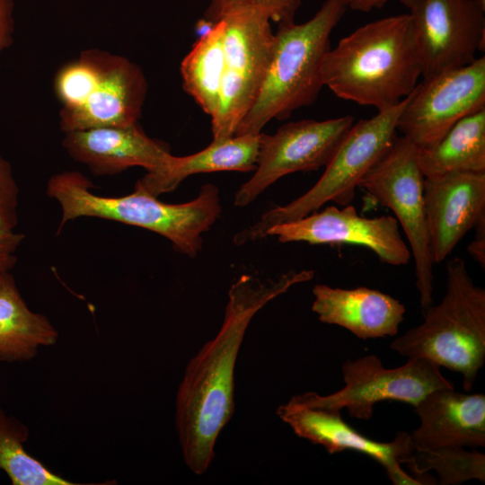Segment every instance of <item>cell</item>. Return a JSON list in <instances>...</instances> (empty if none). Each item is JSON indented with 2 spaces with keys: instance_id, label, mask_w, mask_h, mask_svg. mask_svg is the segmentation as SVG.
Listing matches in <instances>:
<instances>
[{
  "instance_id": "6da1fadb",
  "label": "cell",
  "mask_w": 485,
  "mask_h": 485,
  "mask_svg": "<svg viewBox=\"0 0 485 485\" xmlns=\"http://www.w3.org/2000/svg\"><path fill=\"white\" fill-rule=\"evenodd\" d=\"M313 277V270L266 280L242 275L231 286L221 328L190 360L176 394L178 440L194 474L209 468L217 437L233 416L235 363L251 321L268 303Z\"/></svg>"
},
{
  "instance_id": "7a4b0ae2",
  "label": "cell",
  "mask_w": 485,
  "mask_h": 485,
  "mask_svg": "<svg viewBox=\"0 0 485 485\" xmlns=\"http://www.w3.org/2000/svg\"><path fill=\"white\" fill-rule=\"evenodd\" d=\"M422 75L410 13L368 22L326 53L322 78L335 95L377 110L406 98Z\"/></svg>"
},
{
  "instance_id": "3957f363",
  "label": "cell",
  "mask_w": 485,
  "mask_h": 485,
  "mask_svg": "<svg viewBox=\"0 0 485 485\" xmlns=\"http://www.w3.org/2000/svg\"><path fill=\"white\" fill-rule=\"evenodd\" d=\"M83 173L65 171L51 176L47 195L61 208L58 231L80 217H95L144 228L168 239L180 252L195 257L203 245L202 234L220 216L222 207L216 185L205 184L194 199L181 204L162 202L135 184L121 197L95 194Z\"/></svg>"
},
{
  "instance_id": "277c9868",
  "label": "cell",
  "mask_w": 485,
  "mask_h": 485,
  "mask_svg": "<svg viewBox=\"0 0 485 485\" xmlns=\"http://www.w3.org/2000/svg\"><path fill=\"white\" fill-rule=\"evenodd\" d=\"M348 8L347 0H325L307 22L278 24L260 93L234 136L260 134L273 119H287L314 102L324 86L322 66L331 34Z\"/></svg>"
},
{
  "instance_id": "5b68a950",
  "label": "cell",
  "mask_w": 485,
  "mask_h": 485,
  "mask_svg": "<svg viewBox=\"0 0 485 485\" xmlns=\"http://www.w3.org/2000/svg\"><path fill=\"white\" fill-rule=\"evenodd\" d=\"M422 313L423 322L391 348L462 374L463 389L471 391L485 362V290L474 284L463 260L448 262L444 297Z\"/></svg>"
},
{
  "instance_id": "8992f818",
  "label": "cell",
  "mask_w": 485,
  "mask_h": 485,
  "mask_svg": "<svg viewBox=\"0 0 485 485\" xmlns=\"http://www.w3.org/2000/svg\"><path fill=\"white\" fill-rule=\"evenodd\" d=\"M406 98L392 107L378 110L370 119L353 124L318 181L299 198L267 211L253 225L239 231L234 237V244L264 238L273 225L304 217L328 202L339 207L351 204L360 181L398 137L397 123Z\"/></svg>"
},
{
  "instance_id": "52a82bcc",
  "label": "cell",
  "mask_w": 485,
  "mask_h": 485,
  "mask_svg": "<svg viewBox=\"0 0 485 485\" xmlns=\"http://www.w3.org/2000/svg\"><path fill=\"white\" fill-rule=\"evenodd\" d=\"M424 180L419 148L401 136L396 137L357 186L376 203L391 209L401 225L414 259L416 287L422 312L433 303L435 265L425 220Z\"/></svg>"
},
{
  "instance_id": "ba28073f",
  "label": "cell",
  "mask_w": 485,
  "mask_h": 485,
  "mask_svg": "<svg viewBox=\"0 0 485 485\" xmlns=\"http://www.w3.org/2000/svg\"><path fill=\"white\" fill-rule=\"evenodd\" d=\"M341 369L345 386L336 392L320 395L308 392L292 398L312 408L347 409L350 417L366 420L373 416L374 406L383 401L415 407L432 391L454 388L440 366L423 357H409L401 366L386 368L378 357L367 355L345 361Z\"/></svg>"
},
{
  "instance_id": "9c48e42d",
  "label": "cell",
  "mask_w": 485,
  "mask_h": 485,
  "mask_svg": "<svg viewBox=\"0 0 485 485\" xmlns=\"http://www.w3.org/2000/svg\"><path fill=\"white\" fill-rule=\"evenodd\" d=\"M224 22V69L219 101L211 118L213 139L233 137L254 104L274 46L270 20L260 12L230 13Z\"/></svg>"
},
{
  "instance_id": "30bf717a",
  "label": "cell",
  "mask_w": 485,
  "mask_h": 485,
  "mask_svg": "<svg viewBox=\"0 0 485 485\" xmlns=\"http://www.w3.org/2000/svg\"><path fill=\"white\" fill-rule=\"evenodd\" d=\"M485 109V57L417 84L407 96L397 130L418 148L439 140L458 120Z\"/></svg>"
},
{
  "instance_id": "8fae6325",
  "label": "cell",
  "mask_w": 485,
  "mask_h": 485,
  "mask_svg": "<svg viewBox=\"0 0 485 485\" xmlns=\"http://www.w3.org/2000/svg\"><path fill=\"white\" fill-rule=\"evenodd\" d=\"M353 124L352 116L303 119L284 124L272 135L262 133L254 173L237 190L234 205L246 207L285 175L325 167Z\"/></svg>"
},
{
  "instance_id": "7c38bea8",
  "label": "cell",
  "mask_w": 485,
  "mask_h": 485,
  "mask_svg": "<svg viewBox=\"0 0 485 485\" xmlns=\"http://www.w3.org/2000/svg\"><path fill=\"white\" fill-rule=\"evenodd\" d=\"M410 9L422 76L474 61L485 46V8L476 0H415Z\"/></svg>"
},
{
  "instance_id": "4fadbf2b",
  "label": "cell",
  "mask_w": 485,
  "mask_h": 485,
  "mask_svg": "<svg viewBox=\"0 0 485 485\" xmlns=\"http://www.w3.org/2000/svg\"><path fill=\"white\" fill-rule=\"evenodd\" d=\"M268 235L276 236L280 242L360 245L392 266L406 265L411 257L395 217H365L351 204L330 206L321 212L275 225L267 231Z\"/></svg>"
},
{
  "instance_id": "5bb4252c",
  "label": "cell",
  "mask_w": 485,
  "mask_h": 485,
  "mask_svg": "<svg viewBox=\"0 0 485 485\" xmlns=\"http://www.w3.org/2000/svg\"><path fill=\"white\" fill-rule=\"evenodd\" d=\"M277 414L297 436L322 445L331 454L352 450L373 458L394 485L427 484L408 474L401 465L413 450L410 435L406 432H398L392 441L378 442L346 423L340 411L308 407L293 398L280 405Z\"/></svg>"
},
{
  "instance_id": "9a60e30c",
  "label": "cell",
  "mask_w": 485,
  "mask_h": 485,
  "mask_svg": "<svg viewBox=\"0 0 485 485\" xmlns=\"http://www.w3.org/2000/svg\"><path fill=\"white\" fill-rule=\"evenodd\" d=\"M424 213L434 264L485 219V172H448L425 177Z\"/></svg>"
},
{
  "instance_id": "2e32d148",
  "label": "cell",
  "mask_w": 485,
  "mask_h": 485,
  "mask_svg": "<svg viewBox=\"0 0 485 485\" xmlns=\"http://www.w3.org/2000/svg\"><path fill=\"white\" fill-rule=\"evenodd\" d=\"M148 92L142 68L126 57L105 50L98 79L84 104L59 113L64 133L138 123Z\"/></svg>"
},
{
  "instance_id": "e0dca14e",
  "label": "cell",
  "mask_w": 485,
  "mask_h": 485,
  "mask_svg": "<svg viewBox=\"0 0 485 485\" xmlns=\"http://www.w3.org/2000/svg\"><path fill=\"white\" fill-rule=\"evenodd\" d=\"M62 146L95 175H114L135 166L153 172L172 154L165 143L149 137L139 123L67 132Z\"/></svg>"
},
{
  "instance_id": "ac0fdd59",
  "label": "cell",
  "mask_w": 485,
  "mask_h": 485,
  "mask_svg": "<svg viewBox=\"0 0 485 485\" xmlns=\"http://www.w3.org/2000/svg\"><path fill=\"white\" fill-rule=\"evenodd\" d=\"M420 424L410 435L416 449L485 446V395L441 388L415 407Z\"/></svg>"
},
{
  "instance_id": "d6986e66",
  "label": "cell",
  "mask_w": 485,
  "mask_h": 485,
  "mask_svg": "<svg viewBox=\"0 0 485 485\" xmlns=\"http://www.w3.org/2000/svg\"><path fill=\"white\" fill-rule=\"evenodd\" d=\"M312 310L320 322L340 326L361 340L395 336L404 320L402 303L381 291L317 284Z\"/></svg>"
},
{
  "instance_id": "ffe728a7",
  "label": "cell",
  "mask_w": 485,
  "mask_h": 485,
  "mask_svg": "<svg viewBox=\"0 0 485 485\" xmlns=\"http://www.w3.org/2000/svg\"><path fill=\"white\" fill-rule=\"evenodd\" d=\"M262 133L213 139L203 150L186 156L171 154L157 171L146 172L137 185L154 197L174 190L190 175L215 172H251L257 164Z\"/></svg>"
},
{
  "instance_id": "44dd1931",
  "label": "cell",
  "mask_w": 485,
  "mask_h": 485,
  "mask_svg": "<svg viewBox=\"0 0 485 485\" xmlns=\"http://www.w3.org/2000/svg\"><path fill=\"white\" fill-rule=\"evenodd\" d=\"M57 340L48 318L29 308L12 274L0 275V361L31 360L40 348L54 346Z\"/></svg>"
},
{
  "instance_id": "7402d4cb",
  "label": "cell",
  "mask_w": 485,
  "mask_h": 485,
  "mask_svg": "<svg viewBox=\"0 0 485 485\" xmlns=\"http://www.w3.org/2000/svg\"><path fill=\"white\" fill-rule=\"evenodd\" d=\"M424 177L485 172V109L458 120L436 143L419 148Z\"/></svg>"
},
{
  "instance_id": "603a6c76",
  "label": "cell",
  "mask_w": 485,
  "mask_h": 485,
  "mask_svg": "<svg viewBox=\"0 0 485 485\" xmlns=\"http://www.w3.org/2000/svg\"><path fill=\"white\" fill-rule=\"evenodd\" d=\"M224 22L198 36L181 64L184 91L211 118L216 111L224 69Z\"/></svg>"
},
{
  "instance_id": "cb8c5ba5",
  "label": "cell",
  "mask_w": 485,
  "mask_h": 485,
  "mask_svg": "<svg viewBox=\"0 0 485 485\" xmlns=\"http://www.w3.org/2000/svg\"><path fill=\"white\" fill-rule=\"evenodd\" d=\"M29 428L0 409V471L13 485H75L53 472L24 447Z\"/></svg>"
},
{
  "instance_id": "d4e9b609",
  "label": "cell",
  "mask_w": 485,
  "mask_h": 485,
  "mask_svg": "<svg viewBox=\"0 0 485 485\" xmlns=\"http://www.w3.org/2000/svg\"><path fill=\"white\" fill-rule=\"evenodd\" d=\"M411 472L422 476L435 471L441 485H457L470 480L485 481V454L461 446L413 450L405 463Z\"/></svg>"
},
{
  "instance_id": "484cf974",
  "label": "cell",
  "mask_w": 485,
  "mask_h": 485,
  "mask_svg": "<svg viewBox=\"0 0 485 485\" xmlns=\"http://www.w3.org/2000/svg\"><path fill=\"white\" fill-rule=\"evenodd\" d=\"M204 18L216 22L230 13L255 11L280 23L295 22L302 0H209Z\"/></svg>"
},
{
  "instance_id": "4316f807",
  "label": "cell",
  "mask_w": 485,
  "mask_h": 485,
  "mask_svg": "<svg viewBox=\"0 0 485 485\" xmlns=\"http://www.w3.org/2000/svg\"><path fill=\"white\" fill-rule=\"evenodd\" d=\"M18 203L19 188L12 165L0 154V228L15 230Z\"/></svg>"
},
{
  "instance_id": "83f0119b",
  "label": "cell",
  "mask_w": 485,
  "mask_h": 485,
  "mask_svg": "<svg viewBox=\"0 0 485 485\" xmlns=\"http://www.w3.org/2000/svg\"><path fill=\"white\" fill-rule=\"evenodd\" d=\"M24 234L15 230L0 228V275L10 272L17 261V251Z\"/></svg>"
},
{
  "instance_id": "f1b7e54d",
  "label": "cell",
  "mask_w": 485,
  "mask_h": 485,
  "mask_svg": "<svg viewBox=\"0 0 485 485\" xmlns=\"http://www.w3.org/2000/svg\"><path fill=\"white\" fill-rule=\"evenodd\" d=\"M13 0H0V55L13 42Z\"/></svg>"
},
{
  "instance_id": "f546056e",
  "label": "cell",
  "mask_w": 485,
  "mask_h": 485,
  "mask_svg": "<svg viewBox=\"0 0 485 485\" xmlns=\"http://www.w3.org/2000/svg\"><path fill=\"white\" fill-rule=\"evenodd\" d=\"M474 238L468 245L467 251L473 260L484 269L485 267V219L474 228Z\"/></svg>"
},
{
  "instance_id": "4dcf8cb0",
  "label": "cell",
  "mask_w": 485,
  "mask_h": 485,
  "mask_svg": "<svg viewBox=\"0 0 485 485\" xmlns=\"http://www.w3.org/2000/svg\"><path fill=\"white\" fill-rule=\"evenodd\" d=\"M389 0H347L348 7L357 12L367 13L383 7ZM408 7L415 0H400Z\"/></svg>"
},
{
  "instance_id": "1f68e13d",
  "label": "cell",
  "mask_w": 485,
  "mask_h": 485,
  "mask_svg": "<svg viewBox=\"0 0 485 485\" xmlns=\"http://www.w3.org/2000/svg\"><path fill=\"white\" fill-rule=\"evenodd\" d=\"M476 2H477L481 6H482L483 8H485V0H476Z\"/></svg>"
},
{
  "instance_id": "d6a6232c",
  "label": "cell",
  "mask_w": 485,
  "mask_h": 485,
  "mask_svg": "<svg viewBox=\"0 0 485 485\" xmlns=\"http://www.w3.org/2000/svg\"><path fill=\"white\" fill-rule=\"evenodd\" d=\"M203 1H209V0H203Z\"/></svg>"
}]
</instances>
